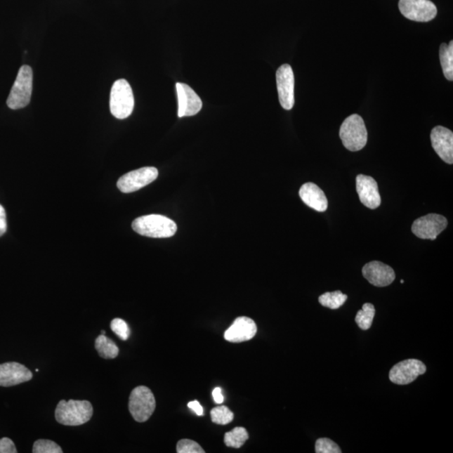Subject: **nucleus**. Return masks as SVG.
Returning <instances> with one entry per match:
<instances>
[{
  "mask_svg": "<svg viewBox=\"0 0 453 453\" xmlns=\"http://www.w3.org/2000/svg\"><path fill=\"white\" fill-rule=\"evenodd\" d=\"M93 415V405L88 400H60L55 412V420L64 426L84 425Z\"/></svg>",
  "mask_w": 453,
  "mask_h": 453,
  "instance_id": "f257e3e1",
  "label": "nucleus"
},
{
  "mask_svg": "<svg viewBox=\"0 0 453 453\" xmlns=\"http://www.w3.org/2000/svg\"><path fill=\"white\" fill-rule=\"evenodd\" d=\"M132 228L137 234L157 239L170 238L178 230L173 220L157 214L136 218L132 223Z\"/></svg>",
  "mask_w": 453,
  "mask_h": 453,
  "instance_id": "f03ea898",
  "label": "nucleus"
},
{
  "mask_svg": "<svg viewBox=\"0 0 453 453\" xmlns=\"http://www.w3.org/2000/svg\"><path fill=\"white\" fill-rule=\"evenodd\" d=\"M345 148L355 152L361 150L368 141V131L365 121L359 114H352L343 121L339 132Z\"/></svg>",
  "mask_w": 453,
  "mask_h": 453,
  "instance_id": "7ed1b4c3",
  "label": "nucleus"
},
{
  "mask_svg": "<svg viewBox=\"0 0 453 453\" xmlns=\"http://www.w3.org/2000/svg\"><path fill=\"white\" fill-rule=\"evenodd\" d=\"M33 86V71L32 67L22 66L17 75L14 86L7 99V105L13 110L27 107L32 98Z\"/></svg>",
  "mask_w": 453,
  "mask_h": 453,
  "instance_id": "20e7f679",
  "label": "nucleus"
},
{
  "mask_svg": "<svg viewBox=\"0 0 453 453\" xmlns=\"http://www.w3.org/2000/svg\"><path fill=\"white\" fill-rule=\"evenodd\" d=\"M135 107V98L131 85L125 79L115 81L110 93V111L115 118L127 119Z\"/></svg>",
  "mask_w": 453,
  "mask_h": 453,
  "instance_id": "39448f33",
  "label": "nucleus"
},
{
  "mask_svg": "<svg viewBox=\"0 0 453 453\" xmlns=\"http://www.w3.org/2000/svg\"><path fill=\"white\" fill-rule=\"evenodd\" d=\"M155 407V396L148 387L138 386L132 390L129 396V409L136 421H147L152 416Z\"/></svg>",
  "mask_w": 453,
  "mask_h": 453,
  "instance_id": "423d86ee",
  "label": "nucleus"
},
{
  "mask_svg": "<svg viewBox=\"0 0 453 453\" xmlns=\"http://www.w3.org/2000/svg\"><path fill=\"white\" fill-rule=\"evenodd\" d=\"M401 14L416 22H429L438 15V8L430 0H400Z\"/></svg>",
  "mask_w": 453,
  "mask_h": 453,
  "instance_id": "0eeeda50",
  "label": "nucleus"
},
{
  "mask_svg": "<svg viewBox=\"0 0 453 453\" xmlns=\"http://www.w3.org/2000/svg\"><path fill=\"white\" fill-rule=\"evenodd\" d=\"M276 84L280 105L284 110H291L295 105V77L290 65L284 64L278 68Z\"/></svg>",
  "mask_w": 453,
  "mask_h": 453,
  "instance_id": "6e6552de",
  "label": "nucleus"
},
{
  "mask_svg": "<svg viewBox=\"0 0 453 453\" xmlns=\"http://www.w3.org/2000/svg\"><path fill=\"white\" fill-rule=\"evenodd\" d=\"M158 175L157 168H140L121 176L117 183L118 188L124 193L135 192L153 183L158 178Z\"/></svg>",
  "mask_w": 453,
  "mask_h": 453,
  "instance_id": "1a4fd4ad",
  "label": "nucleus"
},
{
  "mask_svg": "<svg viewBox=\"0 0 453 453\" xmlns=\"http://www.w3.org/2000/svg\"><path fill=\"white\" fill-rule=\"evenodd\" d=\"M447 227V220L442 215L430 214L415 220L412 231L418 238L435 240Z\"/></svg>",
  "mask_w": 453,
  "mask_h": 453,
  "instance_id": "9d476101",
  "label": "nucleus"
},
{
  "mask_svg": "<svg viewBox=\"0 0 453 453\" xmlns=\"http://www.w3.org/2000/svg\"><path fill=\"white\" fill-rule=\"evenodd\" d=\"M426 367L417 360H407L398 362L390 371L389 378L395 385L405 386L415 381L421 374H424Z\"/></svg>",
  "mask_w": 453,
  "mask_h": 453,
  "instance_id": "9b49d317",
  "label": "nucleus"
},
{
  "mask_svg": "<svg viewBox=\"0 0 453 453\" xmlns=\"http://www.w3.org/2000/svg\"><path fill=\"white\" fill-rule=\"evenodd\" d=\"M178 97V117H189L199 113L202 107V99L190 86L176 84Z\"/></svg>",
  "mask_w": 453,
  "mask_h": 453,
  "instance_id": "f8f14e48",
  "label": "nucleus"
},
{
  "mask_svg": "<svg viewBox=\"0 0 453 453\" xmlns=\"http://www.w3.org/2000/svg\"><path fill=\"white\" fill-rule=\"evenodd\" d=\"M32 371L16 362L0 365V386L11 387L32 381Z\"/></svg>",
  "mask_w": 453,
  "mask_h": 453,
  "instance_id": "ddd939ff",
  "label": "nucleus"
},
{
  "mask_svg": "<svg viewBox=\"0 0 453 453\" xmlns=\"http://www.w3.org/2000/svg\"><path fill=\"white\" fill-rule=\"evenodd\" d=\"M362 273L370 284L377 287L390 286L395 279L394 270L381 261L368 263L362 267Z\"/></svg>",
  "mask_w": 453,
  "mask_h": 453,
  "instance_id": "4468645a",
  "label": "nucleus"
},
{
  "mask_svg": "<svg viewBox=\"0 0 453 453\" xmlns=\"http://www.w3.org/2000/svg\"><path fill=\"white\" fill-rule=\"evenodd\" d=\"M433 147L444 162L453 163V133L443 126L435 127L431 133Z\"/></svg>",
  "mask_w": 453,
  "mask_h": 453,
  "instance_id": "2eb2a0df",
  "label": "nucleus"
},
{
  "mask_svg": "<svg viewBox=\"0 0 453 453\" xmlns=\"http://www.w3.org/2000/svg\"><path fill=\"white\" fill-rule=\"evenodd\" d=\"M356 189L360 202L369 209H376L381 204L378 184L371 176L359 175L356 178Z\"/></svg>",
  "mask_w": 453,
  "mask_h": 453,
  "instance_id": "dca6fc26",
  "label": "nucleus"
},
{
  "mask_svg": "<svg viewBox=\"0 0 453 453\" xmlns=\"http://www.w3.org/2000/svg\"><path fill=\"white\" fill-rule=\"evenodd\" d=\"M256 332L257 326L251 318L240 317L227 329L224 334V339L230 343H242L251 340Z\"/></svg>",
  "mask_w": 453,
  "mask_h": 453,
  "instance_id": "f3484780",
  "label": "nucleus"
},
{
  "mask_svg": "<svg viewBox=\"0 0 453 453\" xmlns=\"http://www.w3.org/2000/svg\"><path fill=\"white\" fill-rule=\"evenodd\" d=\"M299 195L302 202L309 208L320 213L327 209L329 202L325 193L316 184L312 183L304 184L300 189Z\"/></svg>",
  "mask_w": 453,
  "mask_h": 453,
  "instance_id": "a211bd4d",
  "label": "nucleus"
},
{
  "mask_svg": "<svg viewBox=\"0 0 453 453\" xmlns=\"http://www.w3.org/2000/svg\"><path fill=\"white\" fill-rule=\"evenodd\" d=\"M95 348H96L99 356L105 360L115 359L119 355V349L110 339L107 338L105 334H101L95 340Z\"/></svg>",
  "mask_w": 453,
  "mask_h": 453,
  "instance_id": "6ab92c4d",
  "label": "nucleus"
},
{
  "mask_svg": "<svg viewBox=\"0 0 453 453\" xmlns=\"http://www.w3.org/2000/svg\"><path fill=\"white\" fill-rule=\"evenodd\" d=\"M440 60L444 76L448 81L453 80V41L447 45L442 43L440 46Z\"/></svg>",
  "mask_w": 453,
  "mask_h": 453,
  "instance_id": "aec40b11",
  "label": "nucleus"
},
{
  "mask_svg": "<svg viewBox=\"0 0 453 453\" xmlns=\"http://www.w3.org/2000/svg\"><path fill=\"white\" fill-rule=\"evenodd\" d=\"M248 439L247 430L244 427H236L224 435V443L227 447L240 448Z\"/></svg>",
  "mask_w": 453,
  "mask_h": 453,
  "instance_id": "412c9836",
  "label": "nucleus"
},
{
  "mask_svg": "<svg viewBox=\"0 0 453 453\" xmlns=\"http://www.w3.org/2000/svg\"><path fill=\"white\" fill-rule=\"evenodd\" d=\"M347 300L348 296L340 291L326 292L319 296L318 299L322 306L332 310L340 308Z\"/></svg>",
  "mask_w": 453,
  "mask_h": 453,
  "instance_id": "4be33fe9",
  "label": "nucleus"
},
{
  "mask_svg": "<svg viewBox=\"0 0 453 453\" xmlns=\"http://www.w3.org/2000/svg\"><path fill=\"white\" fill-rule=\"evenodd\" d=\"M375 316V308L373 304L365 303L355 317V322L362 330H368L372 326Z\"/></svg>",
  "mask_w": 453,
  "mask_h": 453,
  "instance_id": "5701e85b",
  "label": "nucleus"
},
{
  "mask_svg": "<svg viewBox=\"0 0 453 453\" xmlns=\"http://www.w3.org/2000/svg\"><path fill=\"white\" fill-rule=\"evenodd\" d=\"M211 418L216 424L227 425L234 420V413L225 405H220L211 409Z\"/></svg>",
  "mask_w": 453,
  "mask_h": 453,
  "instance_id": "b1692460",
  "label": "nucleus"
},
{
  "mask_svg": "<svg viewBox=\"0 0 453 453\" xmlns=\"http://www.w3.org/2000/svg\"><path fill=\"white\" fill-rule=\"evenodd\" d=\"M34 453H63V451L58 443L51 440L40 439L34 442L33 445Z\"/></svg>",
  "mask_w": 453,
  "mask_h": 453,
  "instance_id": "393cba45",
  "label": "nucleus"
},
{
  "mask_svg": "<svg viewBox=\"0 0 453 453\" xmlns=\"http://www.w3.org/2000/svg\"><path fill=\"white\" fill-rule=\"evenodd\" d=\"M112 331L119 336L121 340L126 341L131 336V329H129L127 322L121 318H114L110 323Z\"/></svg>",
  "mask_w": 453,
  "mask_h": 453,
  "instance_id": "a878e982",
  "label": "nucleus"
},
{
  "mask_svg": "<svg viewBox=\"0 0 453 453\" xmlns=\"http://www.w3.org/2000/svg\"><path fill=\"white\" fill-rule=\"evenodd\" d=\"M315 452L317 453H341L338 444L329 438H319L315 445Z\"/></svg>",
  "mask_w": 453,
  "mask_h": 453,
  "instance_id": "bb28decb",
  "label": "nucleus"
},
{
  "mask_svg": "<svg viewBox=\"0 0 453 453\" xmlns=\"http://www.w3.org/2000/svg\"><path fill=\"white\" fill-rule=\"evenodd\" d=\"M176 452L178 453H204L199 444L192 440L183 439L178 442L176 446Z\"/></svg>",
  "mask_w": 453,
  "mask_h": 453,
  "instance_id": "cd10ccee",
  "label": "nucleus"
},
{
  "mask_svg": "<svg viewBox=\"0 0 453 453\" xmlns=\"http://www.w3.org/2000/svg\"><path fill=\"white\" fill-rule=\"evenodd\" d=\"M14 442L8 438L0 439V453H16Z\"/></svg>",
  "mask_w": 453,
  "mask_h": 453,
  "instance_id": "c85d7f7f",
  "label": "nucleus"
},
{
  "mask_svg": "<svg viewBox=\"0 0 453 453\" xmlns=\"http://www.w3.org/2000/svg\"><path fill=\"white\" fill-rule=\"evenodd\" d=\"M7 230L6 214L4 206L0 205V237L6 234Z\"/></svg>",
  "mask_w": 453,
  "mask_h": 453,
  "instance_id": "c756f323",
  "label": "nucleus"
},
{
  "mask_svg": "<svg viewBox=\"0 0 453 453\" xmlns=\"http://www.w3.org/2000/svg\"><path fill=\"white\" fill-rule=\"evenodd\" d=\"M188 405V407L192 409V411L195 412L197 416H204V408H202V405L199 402H198V401H191V402H189Z\"/></svg>",
  "mask_w": 453,
  "mask_h": 453,
  "instance_id": "7c9ffc66",
  "label": "nucleus"
},
{
  "mask_svg": "<svg viewBox=\"0 0 453 453\" xmlns=\"http://www.w3.org/2000/svg\"><path fill=\"white\" fill-rule=\"evenodd\" d=\"M213 396L216 403L222 404L223 402L224 398L222 394V390L220 388H216L214 390Z\"/></svg>",
  "mask_w": 453,
  "mask_h": 453,
  "instance_id": "2f4dec72",
  "label": "nucleus"
},
{
  "mask_svg": "<svg viewBox=\"0 0 453 453\" xmlns=\"http://www.w3.org/2000/svg\"><path fill=\"white\" fill-rule=\"evenodd\" d=\"M106 334L105 331H103V330L101 331V334Z\"/></svg>",
  "mask_w": 453,
  "mask_h": 453,
  "instance_id": "473e14b6",
  "label": "nucleus"
},
{
  "mask_svg": "<svg viewBox=\"0 0 453 453\" xmlns=\"http://www.w3.org/2000/svg\"><path fill=\"white\" fill-rule=\"evenodd\" d=\"M404 282H404V280H400V283H401V284H403Z\"/></svg>",
  "mask_w": 453,
  "mask_h": 453,
  "instance_id": "72a5a7b5",
  "label": "nucleus"
}]
</instances>
